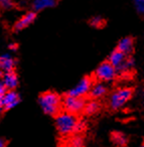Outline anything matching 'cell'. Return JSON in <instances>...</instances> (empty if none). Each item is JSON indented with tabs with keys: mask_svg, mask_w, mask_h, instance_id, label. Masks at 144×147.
<instances>
[{
	"mask_svg": "<svg viewBox=\"0 0 144 147\" xmlns=\"http://www.w3.org/2000/svg\"><path fill=\"white\" fill-rule=\"evenodd\" d=\"M39 103L45 114L55 118L63 112V98L55 92L47 91L41 93L39 96Z\"/></svg>",
	"mask_w": 144,
	"mask_h": 147,
	"instance_id": "obj_1",
	"label": "cell"
},
{
	"mask_svg": "<svg viewBox=\"0 0 144 147\" xmlns=\"http://www.w3.org/2000/svg\"><path fill=\"white\" fill-rule=\"evenodd\" d=\"M80 120L75 114L69 112H62L59 116L55 117V127L62 136H70L78 133V126Z\"/></svg>",
	"mask_w": 144,
	"mask_h": 147,
	"instance_id": "obj_2",
	"label": "cell"
},
{
	"mask_svg": "<svg viewBox=\"0 0 144 147\" xmlns=\"http://www.w3.org/2000/svg\"><path fill=\"white\" fill-rule=\"evenodd\" d=\"M109 61L114 65L117 73L120 74L126 73L134 67V59L132 57H126V55L118 49L111 53L109 55Z\"/></svg>",
	"mask_w": 144,
	"mask_h": 147,
	"instance_id": "obj_3",
	"label": "cell"
},
{
	"mask_svg": "<svg viewBox=\"0 0 144 147\" xmlns=\"http://www.w3.org/2000/svg\"><path fill=\"white\" fill-rule=\"evenodd\" d=\"M86 100L84 97H74L67 94L63 98V109L66 112H69L71 114H79L82 111H84L86 107Z\"/></svg>",
	"mask_w": 144,
	"mask_h": 147,
	"instance_id": "obj_4",
	"label": "cell"
},
{
	"mask_svg": "<svg viewBox=\"0 0 144 147\" xmlns=\"http://www.w3.org/2000/svg\"><path fill=\"white\" fill-rule=\"evenodd\" d=\"M132 97V90L129 88H123L115 91L110 97V107L113 110L122 108Z\"/></svg>",
	"mask_w": 144,
	"mask_h": 147,
	"instance_id": "obj_5",
	"label": "cell"
},
{
	"mask_svg": "<svg viewBox=\"0 0 144 147\" xmlns=\"http://www.w3.org/2000/svg\"><path fill=\"white\" fill-rule=\"evenodd\" d=\"M117 71L109 61L102 63L95 71L96 78L102 82H111L115 79Z\"/></svg>",
	"mask_w": 144,
	"mask_h": 147,
	"instance_id": "obj_6",
	"label": "cell"
},
{
	"mask_svg": "<svg viewBox=\"0 0 144 147\" xmlns=\"http://www.w3.org/2000/svg\"><path fill=\"white\" fill-rule=\"evenodd\" d=\"M92 80L88 77L83 78L79 82V84L76 87H74L72 90H70V92L68 93L69 95L74 97H84L85 95H87L88 93L91 91L92 89Z\"/></svg>",
	"mask_w": 144,
	"mask_h": 147,
	"instance_id": "obj_7",
	"label": "cell"
},
{
	"mask_svg": "<svg viewBox=\"0 0 144 147\" xmlns=\"http://www.w3.org/2000/svg\"><path fill=\"white\" fill-rule=\"evenodd\" d=\"M19 102H20L19 95L13 90H7L4 96H3L2 100H1V104H2L4 111H8L10 109H12Z\"/></svg>",
	"mask_w": 144,
	"mask_h": 147,
	"instance_id": "obj_8",
	"label": "cell"
},
{
	"mask_svg": "<svg viewBox=\"0 0 144 147\" xmlns=\"http://www.w3.org/2000/svg\"><path fill=\"white\" fill-rule=\"evenodd\" d=\"M37 18V12L35 11H29V12L25 13L19 20L15 22L14 26H13V30L14 31H20L30 25L33 21Z\"/></svg>",
	"mask_w": 144,
	"mask_h": 147,
	"instance_id": "obj_9",
	"label": "cell"
},
{
	"mask_svg": "<svg viewBox=\"0 0 144 147\" xmlns=\"http://www.w3.org/2000/svg\"><path fill=\"white\" fill-rule=\"evenodd\" d=\"M2 83L7 90H14L18 86V78L15 71H10L4 74Z\"/></svg>",
	"mask_w": 144,
	"mask_h": 147,
	"instance_id": "obj_10",
	"label": "cell"
},
{
	"mask_svg": "<svg viewBox=\"0 0 144 147\" xmlns=\"http://www.w3.org/2000/svg\"><path fill=\"white\" fill-rule=\"evenodd\" d=\"M133 47H134V42L133 39L131 37L127 36V37H123L121 40L118 42L117 49L118 51H120L121 53H123L124 55H130V53L133 51Z\"/></svg>",
	"mask_w": 144,
	"mask_h": 147,
	"instance_id": "obj_11",
	"label": "cell"
},
{
	"mask_svg": "<svg viewBox=\"0 0 144 147\" xmlns=\"http://www.w3.org/2000/svg\"><path fill=\"white\" fill-rule=\"evenodd\" d=\"M55 5H57V0H34L32 8L34 9L35 12H39L45 8L53 7Z\"/></svg>",
	"mask_w": 144,
	"mask_h": 147,
	"instance_id": "obj_12",
	"label": "cell"
},
{
	"mask_svg": "<svg viewBox=\"0 0 144 147\" xmlns=\"http://www.w3.org/2000/svg\"><path fill=\"white\" fill-rule=\"evenodd\" d=\"M0 61H1V69L5 71V73L10 71H15V65H16V61L10 57L8 55H5L3 57H0Z\"/></svg>",
	"mask_w": 144,
	"mask_h": 147,
	"instance_id": "obj_13",
	"label": "cell"
},
{
	"mask_svg": "<svg viewBox=\"0 0 144 147\" xmlns=\"http://www.w3.org/2000/svg\"><path fill=\"white\" fill-rule=\"evenodd\" d=\"M106 92H107V88L101 83H98V84H95L92 87L91 91H90V95H91L92 98L98 99L103 97L106 94Z\"/></svg>",
	"mask_w": 144,
	"mask_h": 147,
	"instance_id": "obj_14",
	"label": "cell"
},
{
	"mask_svg": "<svg viewBox=\"0 0 144 147\" xmlns=\"http://www.w3.org/2000/svg\"><path fill=\"white\" fill-rule=\"evenodd\" d=\"M112 141L115 143L116 145L120 147H124L127 144V137L120 132H115L112 134Z\"/></svg>",
	"mask_w": 144,
	"mask_h": 147,
	"instance_id": "obj_15",
	"label": "cell"
},
{
	"mask_svg": "<svg viewBox=\"0 0 144 147\" xmlns=\"http://www.w3.org/2000/svg\"><path fill=\"white\" fill-rule=\"evenodd\" d=\"M99 110V104L95 101H91V102L87 103L86 104V107L84 109V112H85L86 115H93L96 114Z\"/></svg>",
	"mask_w": 144,
	"mask_h": 147,
	"instance_id": "obj_16",
	"label": "cell"
},
{
	"mask_svg": "<svg viewBox=\"0 0 144 147\" xmlns=\"http://www.w3.org/2000/svg\"><path fill=\"white\" fill-rule=\"evenodd\" d=\"M83 139L80 136H73L70 139H68L67 143V147H83Z\"/></svg>",
	"mask_w": 144,
	"mask_h": 147,
	"instance_id": "obj_17",
	"label": "cell"
},
{
	"mask_svg": "<svg viewBox=\"0 0 144 147\" xmlns=\"http://www.w3.org/2000/svg\"><path fill=\"white\" fill-rule=\"evenodd\" d=\"M90 24L96 28H101L105 25V20L101 16H95L90 20Z\"/></svg>",
	"mask_w": 144,
	"mask_h": 147,
	"instance_id": "obj_18",
	"label": "cell"
},
{
	"mask_svg": "<svg viewBox=\"0 0 144 147\" xmlns=\"http://www.w3.org/2000/svg\"><path fill=\"white\" fill-rule=\"evenodd\" d=\"M134 6L139 14H144V0H134Z\"/></svg>",
	"mask_w": 144,
	"mask_h": 147,
	"instance_id": "obj_19",
	"label": "cell"
},
{
	"mask_svg": "<svg viewBox=\"0 0 144 147\" xmlns=\"http://www.w3.org/2000/svg\"><path fill=\"white\" fill-rule=\"evenodd\" d=\"M0 7L3 9H9L13 7V3L11 0H0Z\"/></svg>",
	"mask_w": 144,
	"mask_h": 147,
	"instance_id": "obj_20",
	"label": "cell"
},
{
	"mask_svg": "<svg viewBox=\"0 0 144 147\" xmlns=\"http://www.w3.org/2000/svg\"><path fill=\"white\" fill-rule=\"evenodd\" d=\"M7 89L4 87V85H3V83H1L0 84V103H1V100H2L3 96H4V94L6 93Z\"/></svg>",
	"mask_w": 144,
	"mask_h": 147,
	"instance_id": "obj_21",
	"label": "cell"
},
{
	"mask_svg": "<svg viewBox=\"0 0 144 147\" xmlns=\"http://www.w3.org/2000/svg\"><path fill=\"white\" fill-rule=\"evenodd\" d=\"M9 141L4 138H0V147H6Z\"/></svg>",
	"mask_w": 144,
	"mask_h": 147,
	"instance_id": "obj_22",
	"label": "cell"
},
{
	"mask_svg": "<svg viewBox=\"0 0 144 147\" xmlns=\"http://www.w3.org/2000/svg\"><path fill=\"white\" fill-rule=\"evenodd\" d=\"M3 77H4V73H3L2 69H0V79H3Z\"/></svg>",
	"mask_w": 144,
	"mask_h": 147,
	"instance_id": "obj_23",
	"label": "cell"
},
{
	"mask_svg": "<svg viewBox=\"0 0 144 147\" xmlns=\"http://www.w3.org/2000/svg\"><path fill=\"white\" fill-rule=\"evenodd\" d=\"M2 111H4V110H3V106H2V104L0 103V113L2 112Z\"/></svg>",
	"mask_w": 144,
	"mask_h": 147,
	"instance_id": "obj_24",
	"label": "cell"
},
{
	"mask_svg": "<svg viewBox=\"0 0 144 147\" xmlns=\"http://www.w3.org/2000/svg\"><path fill=\"white\" fill-rule=\"evenodd\" d=\"M139 147H144V143H143V144H142V145H140Z\"/></svg>",
	"mask_w": 144,
	"mask_h": 147,
	"instance_id": "obj_25",
	"label": "cell"
},
{
	"mask_svg": "<svg viewBox=\"0 0 144 147\" xmlns=\"http://www.w3.org/2000/svg\"><path fill=\"white\" fill-rule=\"evenodd\" d=\"M0 69H1V61H0Z\"/></svg>",
	"mask_w": 144,
	"mask_h": 147,
	"instance_id": "obj_26",
	"label": "cell"
}]
</instances>
